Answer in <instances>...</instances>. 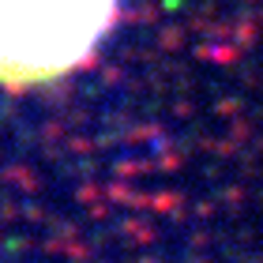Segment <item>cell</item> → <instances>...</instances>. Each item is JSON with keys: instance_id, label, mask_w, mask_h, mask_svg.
<instances>
[{"instance_id": "6da1fadb", "label": "cell", "mask_w": 263, "mask_h": 263, "mask_svg": "<svg viewBox=\"0 0 263 263\" xmlns=\"http://www.w3.org/2000/svg\"><path fill=\"white\" fill-rule=\"evenodd\" d=\"M121 0H0V83L68 76L109 34Z\"/></svg>"}]
</instances>
